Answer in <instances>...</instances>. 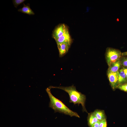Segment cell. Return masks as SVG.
<instances>
[{
	"label": "cell",
	"instance_id": "19",
	"mask_svg": "<svg viewBox=\"0 0 127 127\" xmlns=\"http://www.w3.org/2000/svg\"><path fill=\"white\" fill-rule=\"evenodd\" d=\"M121 56H127V51L121 53Z\"/></svg>",
	"mask_w": 127,
	"mask_h": 127
},
{
	"label": "cell",
	"instance_id": "4",
	"mask_svg": "<svg viewBox=\"0 0 127 127\" xmlns=\"http://www.w3.org/2000/svg\"><path fill=\"white\" fill-rule=\"evenodd\" d=\"M68 31V28L64 24H59L55 28L53 31L52 37L56 40Z\"/></svg>",
	"mask_w": 127,
	"mask_h": 127
},
{
	"label": "cell",
	"instance_id": "11",
	"mask_svg": "<svg viewBox=\"0 0 127 127\" xmlns=\"http://www.w3.org/2000/svg\"><path fill=\"white\" fill-rule=\"evenodd\" d=\"M119 85L127 82V78L123 68L119 71Z\"/></svg>",
	"mask_w": 127,
	"mask_h": 127
},
{
	"label": "cell",
	"instance_id": "13",
	"mask_svg": "<svg viewBox=\"0 0 127 127\" xmlns=\"http://www.w3.org/2000/svg\"><path fill=\"white\" fill-rule=\"evenodd\" d=\"M119 60L121 65L127 67V57L122 56Z\"/></svg>",
	"mask_w": 127,
	"mask_h": 127
},
{
	"label": "cell",
	"instance_id": "14",
	"mask_svg": "<svg viewBox=\"0 0 127 127\" xmlns=\"http://www.w3.org/2000/svg\"><path fill=\"white\" fill-rule=\"evenodd\" d=\"M117 88L127 92V82L119 85Z\"/></svg>",
	"mask_w": 127,
	"mask_h": 127
},
{
	"label": "cell",
	"instance_id": "18",
	"mask_svg": "<svg viewBox=\"0 0 127 127\" xmlns=\"http://www.w3.org/2000/svg\"><path fill=\"white\" fill-rule=\"evenodd\" d=\"M100 121H99L95 123L92 127H99V123Z\"/></svg>",
	"mask_w": 127,
	"mask_h": 127
},
{
	"label": "cell",
	"instance_id": "2",
	"mask_svg": "<svg viewBox=\"0 0 127 127\" xmlns=\"http://www.w3.org/2000/svg\"><path fill=\"white\" fill-rule=\"evenodd\" d=\"M51 88H56L62 90L69 95L70 97L69 102L73 103L74 104H81L83 108V111L87 113L85 106L86 99L85 95L76 90V87L73 85L69 87H54L50 86Z\"/></svg>",
	"mask_w": 127,
	"mask_h": 127
},
{
	"label": "cell",
	"instance_id": "5",
	"mask_svg": "<svg viewBox=\"0 0 127 127\" xmlns=\"http://www.w3.org/2000/svg\"><path fill=\"white\" fill-rule=\"evenodd\" d=\"M107 75L111 87L114 90L119 85V71L115 72H107Z\"/></svg>",
	"mask_w": 127,
	"mask_h": 127
},
{
	"label": "cell",
	"instance_id": "17",
	"mask_svg": "<svg viewBox=\"0 0 127 127\" xmlns=\"http://www.w3.org/2000/svg\"><path fill=\"white\" fill-rule=\"evenodd\" d=\"M122 68L127 78V67H123Z\"/></svg>",
	"mask_w": 127,
	"mask_h": 127
},
{
	"label": "cell",
	"instance_id": "6",
	"mask_svg": "<svg viewBox=\"0 0 127 127\" xmlns=\"http://www.w3.org/2000/svg\"><path fill=\"white\" fill-rule=\"evenodd\" d=\"M57 44L59 51V56L61 57L64 56L68 52L71 44L62 43Z\"/></svg>",
	"mask_w": 127,
	"mask_h": 127
},
{
	"label": "cell",
	"instance_id": "3",
	"mask_svg": "<svg viewBox=\"0 0 127 127\" xmlns=\"http://www.w3.org/2000/svg\"><path fill=\"white\" fill-rule=\"evenodd\" d=\"M121 53L117 49L110 47L107 48L105 57L108 66L120 59L121 57Z\"/></svg>",
	"mask_w": 127,
	"mask_h": 127
},
{
	"label": "cell",
	"instance_id": "9",
	"mask_svg": "<svg viewBox=\"0 0 127 127\" xmlns=\"http://www.w3.org/2000/svg\"><path fill=\"white\" fill-rule=\"evenodd\" d=\"M121 65L119 60L111 64L109 66L107 72H115L119 71Z\"/></svg>",
	"mask_w": 127,
	"mask_h": 127
},
{
	"label": "cell",
	"instance_id": "15",
	"mask_svg": "<svg viewBox=\"0 0 127 127\" xmlns=\"http://www.w3.org/2000/svg\"><path fill=\"white\" fill-rule=\"evenodd\" d=\"M25 0H13L12 2L14 7L17 8V7L22 3H23Z\"/></svg>",
	"mask_w": 127,
	"mask_h": 127
},
{
	"label": "cell",
	"instance_id": "16",
	"mask_svg": "<svg viewBox=\"0 0 127 127\" xmlns=\"http://www.w3.org/2000/svg\"><path fill=\"white\" fill-rule=\"evenodd\" d=\"M107 124L106 119L103 120L100 122L99 127H107Z\"/></svg>",
	"mask_w": 127,
	"mask_h": 127
},
{
	"label": "cell",
	"instance_id": "7",
	"mask_svg": "<svg viewBox=\"0 0 127 127\" xmlns=\"http://www.w3.org/2000/svg\"><path fill=\"white\" fill-rule=\"evenodd\" d=\"M55 40L57 44L62 43L71 44L72 42L69 31Z\"/></svg>",
	"mask_w": 127,
	"mask_h": 127
},
{
	"label": "cell",
	"instance_id": "12",
	"mask_svg": "<svg viewBox=\"0 0 127 127\" xmlns=\"http://www.w3.org/2000/svg\"><path fill=\"white\" fill-rule=\"evenodd\" d=\"M93 112L98 120L100 121L106 119V117L104 111L96 109Z\"/></svg>",
	"mask_w": 127,
	"mask_h": 127
},
{
	"label": "cell",
	"instance_id": "1",
	"mask_svg": "<svg viewBox=\"0 0 127 127\" xmlns=\"http://www.w3.org/2000/svg\"><path fill=\"white\" fill-rule=\"evenodd\" d=\"M51 88L49 87L46 89L50 100L49 107L54 111L55 112H58L70 116L80 118L76 112L71 110L68 108L62 101L56 98L52 94Z\"/></svg>",
	"mask_w": 127,
	"mask_h": 127
},
{
	"label": "cell",
	"instance_id": "8",
	"mask_svg": "<svg viewBox=\"0 0 127 127\" xmlns=\"http://www.w3.org/2000/svg\"><path fill=\"white\" fill-rule=\"evenodd\" d=\"M23 7L19 9L18 11L24 13L26 14L29 15H33L35 14L34 12L31 8L29 4L28 3L25 4L23 3Z\"/></svg>",
	"mask_w": 127,
	"mask_h": 127
},
{
	"label": "cell",
	"instance_id": "10",
	"mask_svg": "<svg viewBox=\"0 0 127 127\" xmlns=\"http://www.w3.org/2000/svg\"><path fill=\"white\" fill-rule=\"evenodd\" d=\"M88 124L89 127H92L96 123L99 121L95 116L93 112L88 114L87 117Z\"/></svg>",
	"mask_w": 127,
	"mask_h": 127
}]
</instances>
